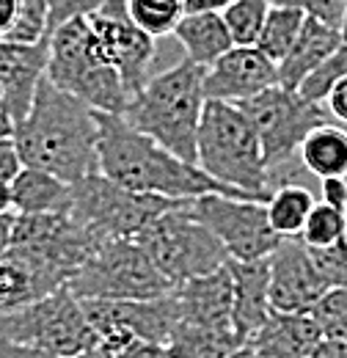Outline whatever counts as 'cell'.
I'll use <instances>...</instances> for the list:
<instances>
[{"mask_svg":"<svg viewBox=\"0 0 347 358\" xmlns=\"http://www.w3.org/2000/svg\"><path fill=\"white\" fill-rule=\"evenodd\" d=\"M11 141L25 169L47 171L66 185L99 174L97 110L52 86L47 78L36 89L28 116L14 124Z\"/></svg>","mask_w":347,"mask_h":358,"instance_id":"obj_1","label":"cell"},{"mask_svg":"<svg viewBox=\"0 0 347 358\" xmlns=\"http://www.w3.org/2000/svg\"><path fill=\"white\" fill-rule=\"evenodd\" d=\"M97 119H99V143H97L99 174L127 190L163 196L171 201H193L201 196L264 201L260 196L234 190L229 185H220L218 179L207 177L199 166L179 160L169 149L155 143L149 135L138 133L122 116L97 113Z\"/></svg>","mask_w":347,"mask_h":358,"instance_id":"obj_2","label":"cell"},{"mask_svg":"<svg viewBox=\"0 0 347 358\" xmlns=\"http://www.w3.org/2000/svg\"><path fill=\"white\" fill-rule=\"evenodd\" d=\"M204 105V69L182 58L146 80V86L130 99L122 119L179 160L196 166V135Z\"/></svg>","mask_w":347,"mask_h":358,"instance_id":"obj_3","label":"cell"},{"mask_svg":"<svg viewBox=\"0 0 347 358\" xmlns=\"http://www.w3.org/2000/svg\"><path fill=\"white\" fill-rule=\"evenodd\" d=\"M196 166L234 190L270 199L273 174L264 163L260 135L240 105L207 102L196 135Z\"/></svg>","mask_w":347,"mask_h":358,"instance_id":"obj_4","label":"cell"},{"mask_svg":"<svg viewBox=\"0 0 347 358\" xmlns=\"http://www.w3.org/2000/svg\"><path fill=\"white\" fill-rule=\"evenodd\" d=\"M44 78L86 102L97 113L122 116L132 99L119 72L99 58L88 17L69 20L50 34V58Z\"/></svg>","mask_w":347,"mask_h":358,"instance_id":"obj_5","label":"cell"},{"mask_svg":"<svg viewBox=\"0 0 347 358\" xmlns=\"http://www.w3.org/2000/svg\"><path fill=\"white\" fill-rule=\"evenodd\" d=\"M135 243L146 251V257L171 284V289L182 287L190 278L210 275L226 268L229 262V254L220 240L187 213V201L176 204L152 226H146L135 237Z\"/></svg>","mask_w":347,"mask_h":358,"instance_id":"obj_6","label":"cell"},{"mask_svg":"<svg viewBox=\"0 0 347 358\" xmlns=\"http://www.w3.org/2000/svg\"><path fill=\"white\" fill-rule=\"evenodd\" d=\"M182 201L163 196H146L127 190L102 174H91L72 185V207L69 215L102 240H135L146 226L166 215Z\"/></svg>","mask_w":347,"mask_h":358,"instance_id":"obj_7","label":"cell"},{"mask_svg":"<svg viewBox=\"0 0 347 358\" xmlns=\"http://www.w3.org/2000/svg\"><path fill=\"white\" fill-rule=\"evenodd\" d=\"M66 289L78 301H149L174 292L135 240H102Z\"/></svg>","mask_w":347,"mask_h":358,"instance_id":"obj_8","label":"cell"},{"mask_svg":"<svg viewBox=\"0 0 347 358\" xmlns=\"http://www.w3.org/2000/svg\"><path fill=\"white\" fill-rule=\"evenodd\" d=\"M0 339L39 348L58 358L83 356L99 342L80 301L69 289H58L20 312L0 314Z\"/></svg>","mask_w":347,"mask_h":358,"instance_id":"obj_9","label":"cell"},{"mask_svg":"<svg viewBox=\"0 0 347 358\" xmlns=\"http://www.w3.org/2000/svg\"><path fill=\"white\" fill-rule=\"evenodd\" d=\"M240 108L260 135L262 155L273 179L278 169L290 166V160L298 155L306 135L328 124V110L323 105H314L298 91H290L284 86L262 91L254 99L243 102Z\"/></svg>","mask_w":347,"mask_h":358,"instance_id":"obj_10","label":"cell"},{"mask_svg":"<svg viewBox=\"0 0 347 358\" xmlns=\"http://www.w3.org/2000/svg\"><path fill=\"white\" fill-rule=\"evenodd\" d=\"M187 213L215 234L234 262H262L281 243V237L270 229L264 201L201 196L187 201Z\"/></svg>","mask_w":347,"mask_h":358,"instance_id":"obj_11","label":"cell"},{"mask_svg":"<svg viewBox=\"0 0 347 358\" xmlns=\"http://www.w3.org/2000/svg\"><path fill=\"white\" fill-rule=\"evenodd\" d=\"M88 25L99 58L119 72L130 96H135L152 78L155 39L130 20L127 0H105L88 14Z\"/></svg>","mask_w":347,"mask_h":358,"instance_id":"obj_12","label":"cell"},{"mask_svg":"<svg viewBox=\"0 0 347 358\" xmlns=\"http://www.w3.org/2000/svg\"><path fill=\"white\" fill-rule=\"evenodd\" d=\"M80 306L99 339L132 336L166 348L179 325L174 292L149 301H80Z\"/></svg>","mask_w":347,"mask_h":358,"instance_id":"obj_13","label":"cell"},{"mask_svg":"<svg viewBox=\"0 0 347 358\" xmlns=\"http://www.w3.org/2000/svg\"><path fill=\"white\" fill-rule=\"evenodd\" d=\"M270 268V309L290 314H309L328 292V284L317 273L311 254L298 237L281 240L267 257Z\"/></svg>","mask_w":347,"mask_h":358,"instance_id":"obj_14","label":"cell"},{"mask_svg":"<svg viewBox=\"0 0 347 358\" xmlns=\"http://www.w3.org/2000/svg\"><path fill=\"white\" fill-rule=\"evenodd\" d=\"M273 86H278V66L257 47H232L204 69L207 102L243 105Z\"/></svg>","mask_w":347,"mask_h":358,"instance_id":"obj_15","label":"cell"},{"mask_svg":"<svg viewBox=\"0 0 347 358\" xmlns=\"http://www.w3.org/2000/svg\"><path fill=\"white\" fill-rule=\"evenodd\" d=\"M179 306V325L215 331V334H237L234 331V289L232 273L220 268L210 275H199L174 289Z\"/></svg>","mask_w":347,"mask_h":358,"instance_id":"obj_16","label":"cell"},{"mask_svg":"<svg viewBox=\"0 0 347 358\" xmlns=\"http://www.w3.org/2000/svg\"><path fill=\"white\" fill-rule=\"evenodd\" d=\"M58 289H66V278L34 251L8 245L0 254V314L20 312Z\"/></svg>","mask_w":347,"mask_h":358,"instance_id":"obj_17","label":"cell"},{"mask_svg":"<svg viewBox=\"0 0 347 358\" xmlns=\"http://www.w3.org/2000/svg\"><path fill=\"white\" fill-rule=\"evenodd\" d=\"M50 39L36 45L0 42V83H3V113L11 124L22 122L34 105L36 89L47 75Z\"/></svg>","mask_w":347,"mask_h":358,"instance_id":"obj_18","label":"cell"},{"mask_svg":"<svg viewBox=\"0 0 347 358\" xmlns=\"http://www.w3.org/2000/svg\"><path fill=\"white\" fill-rule=\"evenodd\" d=\"M323 342L311 314H290L270 309L260 331L246 342L260 358H309Z\"/></svg>","mask_w":347,"mask_h":358,"instance_id":"obj_19","label":"cell"},{"mask_svg":"<svg viewBox=\"0 0 347 358\" xmlns=\"http://www.w3.org/2000/svg\"><path fill=\"white\" fill-rule=\"evenodd\" d=\"M226 268L232 273V289H234V331L246 345L270 314V268L267 259L262 262L229 259Z\"/></svg>","mask_w":347,"mask_h":358,"instance_id":"obj_20","label":"cell"},{"mask_svg":"<svg viewBox=\"0 0 347 358\" xmlns=\"http://www.w3.org/2000/svg\"><path fill=\"white\" fill-rule=\"evenodd\" d=\"M345 45V34L337 28H328L317 20H306L298 42L287 52V58L278 64V86L298 91L306 78L339 47Z\"/></svg>","mask_w":347,"mask_h":358,"instance_id":"obj_21","label":"cell"},{"mask_svg":"<svg viewBox=\"0 0 347 358\" xmlns=\"http://www.w3.org/2000/svg\"><path fill=\"white\" fill-rule=\"evenodd\" d=\"M8 190L17 215H64L72 207V185L39 169H22Z\"/></svg>","mask_w":347,"mask_h":358,"instance_id":"obj_22","label":"cell"},{"mask_svg":"<svg viewBox=\"0 0 347 358\" xmlns=\"http://www.w3.org/2000/svg\"><path fill=\"white\" fill-rule=\"evenodd\" d=\"M174 36L185 50V58L201 69L213 66L220 55L234 47L220 14H185Z\"/></svg>","mask_w":347,"mask_h":358,"instance_id":"obj_23","label":"cell"},{"mask_svg":"<svg viewBox=\"0 0 347 358\" xmlns=\"http://www.w3.org/2000/svg\"><path fill=\"white\" fill-rule=\"evenodd\" d=\"M298 155L304 169L314 177H347V130L337 124H323L306 135Z\"/></svg>","mask_w":347,"mask_h":358,"instance_id":"obj_24","label":"cell"},{"mask_svg":"<svg viewBox=\"0 0 347 358\" xmlns=\"http://www.w3.org/2000/svg\"><path fill=\"white\" fill-rule=\"evenodd\" d=\"M314 196L311 190L298 185V182H278L270 193V199L264 201V210H267V221L270 229L281 237V240H292V237H301L306 226L309 213L314 210Z\"/></svg>","mask_w":347,"mask_h":358,"instance_id":"obj_25","label":"cell"},{"mask_svg":"<svg viewBox=\"0 0 347 358\" xmlns=\"http://www.w3.org/2000/svg\"><path fill=\"white\" fill-rule=\"evenodd\" d=\"M306 14L290 6H270L267 20L262 25V34L257 39V50H262L276 66L287 58V52L298 42L301 31H304Z\"/></svg>","mask_w":347,"mask_h":358,"instance_id":"obj_26","label":"cell"},{"mask_svg":"<svg viewBox=\"0 0 347 358\" xmlns=\"http://www.w3.org/2000/svg\"><path fill=\"white\" fill-rule=\"evenodd\" d=\"M166 348L171 358H229L237 348H243V342L237 334H215L190 325H176Z\"/></svg>","mask_w":347,"mask_h":358,"instance_id":"obj_27","label":"cell"},{"mask_svg":"<svg viewBox=\"0 0 347 358\" xmlns=\"http://www.w3.org/2000/svg\"><path fill=\"white\" fill-rule=\"evenodd\" d=\"M130 20L152 39L169 36L185 17V0H127Z\"/></svg>","mask_w":347,"mask_h":358,"instance_id":"obj_28","label":"cell"},{"mask_svg":"<svg viewBox=\"0 0 347 358\" xmlns=\"http://www.w3.org/2000/svg\"><path fill=\"white\" fill-rule=\"evenodd\" d=\"M270 0H232L220 14L234 47H257L262 25L267 20Z\"/></svg>","mask_w":347,"mask_h":358,"instance_id":"obj_29","label":"cell"},{"mask_svg":"<svg viewBox=\"0 0 347 358\" xmlns=\"http://www.w3.org/2000/svg\"><path fill=\"white\" fill-rule=\"evenodd\" d=\"M306 248H331L347 240V213L328 207L325 201H317L309 213L306 226L298 237Z\"/></svg>","mask_w":347,"mask_h":358,"instance_id":"obj_30","label":"cell"},{"mask_svg":"<svg viewBox=\"0 0 347 358\" xmlns=\"http://www.w3.org/2000/svg\"><path fill=\"white\" fill-rule=\"evenodd\" d=\"M309 314L317 322L323 339L347 345V287L328 289Z\"/></svg>","mask_w":347,"mask_h":358,"instance_id":"obj_31","label":"cell"},{"mask_svg":"<svg viewBox=\"0 0 347 358\" xmlns=\"http://www.w3.org/2000/svg\"><path fill=\"white\" fill-rule=\"evenodd\" d=\"M347 78V42L334 55H328L309 78H306L304 83L298 86V94L309 99V102H314V105H323L325 99H328V94L337 89V83L339 80H345Z\"/></svg>","mask_w":347,"mask_h":358,"instance_id":"obj_32","label":"cell"},{"mask_svg":"<svg viewBox=\"0 0 347 358\" xmlns=\"http://www.w3.org/2000/svg\"><path fill=\"white\" fill-rule=\"evenodd\" d=\"M270 6H290L306 14V20H317L328 28L345 34L347 25V0H270Z\"/></svg>","mask_w":347,"mask_h":358,"instance_id":"obj_33","label":"cell"},{"mask_svg":"<svg viewBox=\"0 0 347 358\" xmlns=\"http://www.w3.org/2000/svg\"><path fill=\"white\" fill-rule=\"evenodd\" d=\"M311 262L328 289L334 287H347V240L331 245V248H309Z\"/></svg>","mask_w":347,"mask_h":358,"instance_id":"obj_34","label":"cell"},{"mask_svg":"<svg viewBox=\"0 0 347 358\" xmlns=\"http://www.w3.org/2000/svg\"><path fill=\"white\" fill-rule=\"evenodd\" d=\"M99 342L113 353V358H171L169 348L143 342V339H132V336H105Z\"/></svg>","mask_w":347,"mask_h":358,"instance_id":"obj_35","label":"cell"},{"mask_svg":"<svg viewBox=\"0 0 347 358\" xmlns=\"http://www.w3.org/2000/svg\"><path fill=\"white\" fill-rule=\"evenodd\" d=\"M105 0H47V8H50V34L69 22V20H78V17H88L94 14Z\"/></svg>","mask_w":347,"mask_h":358,"instance_id":"obj_36","label":"cell"},{"mask_svg":"<svg viewBox=\"0 0 347 358\" xmlns=\"http://www.w3.org/2000/svg\"><path fill=\"white\" fill-rule=\"evenodd\" d=\"M22 169H25V166H22V160H20V152H17L14 141H11V138L0 141V185H11L14 177H17Z\"/></svg>","mask_w":347,"mask_h":358,"instance_id":"obj_37","label":"cell"},{"mask_svg":"<svg viewBox=\"0 0 347 358\" xmlns=\"http://www.w3.org/2000/svg\"><path fill=\"white\" fill-rule=\"evenodd\" d=\"M323 201L334 210L347 213V177L323 179Z\"/></svg>","mask_w":347,"mask_h":358,"instance_id":"obj_38","label":"cell"},{"mask_svg":"<svg viewBox=\"0 0 347 358\" xmlns=\"http://www.w3.org/2000/svg\"><path fill=\"white\" fill-rule=\"evenodd\" d=\"M325 110H328L337 122L347 124V78L345 80H339L337 89L328 94V99H325Z\"/></svg>","mask_w":347,"mask_h":358,"instance_id":"obj_39","label":"cell"},{"mask_svg":"<svg viewBox=\"0 0 347 358\" xmlns=\"http://www.w3.org/2000/svg\"><path fill=\"white\" fill-rule=\"evenodd\" d=\"M22 11V0H0V42L8 39Z\"/></svg>","mask_w":347,"mask_h":358,"instance_id":"obj_40","label":"cell"},{"mask_svg":"<svg viewBox=\"0 0 347 358\" xmlns=\"http://www.w3.org/2000/svg\"><path fill=\"white\" fill-rule=\"evenodd\" d=\"M0 358H58V356L44 353L39 348H28V345H20V342L0 339Z\"/></svg>","mask_w":347,"mask_h":358,"instance_id":"obj_41","label":"cell"},{"mask_svg":"<svg viewBox=\"0 0 347 358\" xmlns=\"http://www.w3.org/2000/svg\"><path fill=\"white\" fill-rule=\"evenodd\" d=\"M232 0H185V14H223Z\"/></svg>","mask_w":347,"mask_h":358,"instance_id":"obj_42","label":"cell"},{"mask_svg":"<svg viewBox=\"0 0 347 358\" xmlns=\"http://www.w3.org/2000/svg\"><path fill=\"white\" fill-rule=\"evenodd\" d=\"M309 358H347V345L345 342H331V339H323L314 353Z\"/></svg>","mask_w":347,"mask_h":358,"instance_id":"obj_43","label":"cell"},{"mask_svg":"<svg viewBox=\"0 0 347 358\" xmlns=\"http://www.w3.org/2000/svg\"><path fill=\"white\" fill-rule=\"evenodd\" d=\"M14 218H17V213H8V215H3L0 218V254L11 245V229H14Z\"/></svg>","mask_w":347,"mask_h":358,"instance_id":"obj_44","label":"cell"},{"mask_svg":"<svg viewBox=\"0 0 347 358\" xmlns=\"http://www.w3.org/2000/svg\"><path fill=\"white\" fill-rule=\"evenodd\" d=\"M8 213H14L11 210V190H8V185H0V218Z\"/></svg>","mask_w":347,"mask_h":358,"instance_id":"obj_45","label":"cell"},{"mask_svg":"<svg viewBox=\"0 0 347 358\" xmlns=\"http://www.w3.org/2000/svg\"><path fill=\"white\" fill-rule=\"evenodd\" d=\"M11 133H14V124L8 122V116H6V113H0V141L11 138Z\"/></svg>","mask_w":347,"mask_h":358,"instance_id":"obj_46","label":"cell"},{"mask_svg":"<svg viewBox=\"0 0 347 358\" xmlns=\"http://www.w3.org/2000/svg\"><path fill=\"white\" fill-rule=\"evenodd\" d=\"M229 358H260V356H257V353H254L248 345H243V348H237V350H234Z\"/></svg>","mask_w":347,"mask_h":358,"instance_id":"obj_47","label":"cell"},{"mask_svg":"<svg viewBox=\"0 0 347 358\" xmlns=\"http://www.w3.org/2000/svg\"><path fill=\"white\" fill-rule=\"evenodd\" d=\"M0 113H3V83H0Z\"/></svg>","mask_w":347,"mask_h":358,"instance_id":"obj_48","label":"cell"},{"mask_svg":"<svg viewBox=\"0 0 347 358\" xmlns=\"http://www.w3.org/2000/svg\"><path fill=\"white\" fill-rule=\"evenodd\" d=\"M345 42H347V25H345Z\"/></svg>","mask_w":347,"mask_h":358,"instance_id":"obj_49","label":"cell"}]
</instances>
